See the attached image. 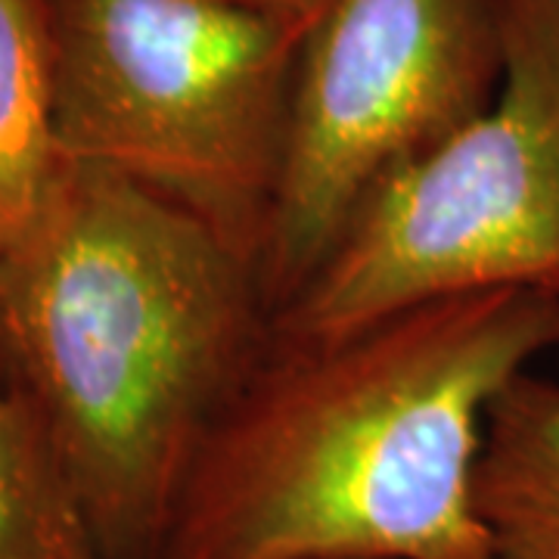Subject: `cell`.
Returning a JSON list of instances; mask_svg holds the SVG:
<instances>
[{
	"label": "cell",
	"instance_id": "2",
	"mask_svg": "<svg viewBox=\"0 0 559 559\" xmlns=\"http://www.w3.org/2000/svg\"><path fill=\"white\" fill-rule=\"evenodd\" d=\"M267 336L259 261L97 165L62 162L0 246V389L50 441L103 559H159L190 463Z\"/></svg>",
	"mask_w": 559,
	"mask_h": 559
},
{
	"label": "cell",
	"instance_id": "5",
	"mask_svg": "<svg viewBox=\"0 0 559 559\" xmlns=\"http://www.w3.org/2000/svg\"><path fill=\"white\" fill-rule=\"evenodd\" d=\"M503 0H333L301 50L286 156L261 240L271 314L364 200L491 103Z\"/></svg>",
	"mask_w": 559,
	"mask_h": 559
},
{
	"label": "cell",
	"instance_id": "7",
	"mask_svg": "<svg viewBox=\"0 0 559 559\" xmlns=\"http://www.w3.org/2000/svg\"><path fill=\"white\" fill-rule=\"evenodd\" d=\"M62 153L40 0H0V246L38 212Z\"/></svg>",
	"mask_w": 559,
	"mask_h": 559
},
{
	"label": "cell",
	"instance_id": "4",
	"mask_svg": "<svg viewBox=\"0 0 559 559\" xmlns=\"http://www.w3.org/2000/svg\"><path fill=\"white\" fill-rule=\"evenodd\" d=\"M488 289L559 299V0H503L491 103L364 200L271 336L326 340Z\"/></svg>",
	"mask_w": 559,
	"mask_h": 559
},
{
	"label": "cell",
	"instance_id": "9",
	"mask_svg": "<svg viewBox=\"0 0 559 559\" xmlns=\"http://www.w3.org/2000/svg\"><path fill=\"white\" fill-rule=\"evenodd\" d=\"M242 10H255V13H267V16H280V20H299V22H318L333 0H224Z\"/></svg>",
	"mask_w": 559,
	"mask_h": 559
},
{
	"label": "cell",
	"instance_id": "6",
	"mask_svg": "<svg viewBox=\"0 0 559 559\" xmlns=\"http://www.w3.org/2000/svg\"><path fill=\"white\" fill-rule=\"evenodd\" d=\"M476 513L495 559H559V377L525 370L491 404Z\"/></svg>",
	"mask_w": 559,
	"mask_h": 559
},
{
	"label": "cell",
	"instance_id": "1",
	"mask_svg": "<svg viewBox=\"0 0 559 559\" xmlns=\"http://www.w3.org/2000/svg\"><path fill=\"white\" fill-rule=\"evenodd\" d=\"M559 345V299L488 289L326 340L267 336L209 426L159 559H495L488 414Z\"/></svg>",
	"mask_w": 559,
	"mask_h": 559
},
{
	"label": "cell",
	"instance_id": "8",
	"mask_svg": "<svg viewBox=\"0 0 559 559\" xmlns=\"http://www.w3.org/2000/svg\"><path fill=\"white\" fill-rule=\"evenodd\" d=\"M0 559H103L35 417L0 389Z\"/></svg>",
	"mask_w": 559,
	"mask_h": 559
},
{
	"label": "cell",
	"instance_id": "10",
	"mask_svg": "<svg viewBox=\"0 0 559 559\" xmlns=\"http://www.w3.org/2000/svg\"><path fill=\"white\" fill-rule=\"evenodd\" d=\"M554 360H557V377H559V345H557V352H554Z\"/></svg>",
	"mask_w": 559,
	"mask_h": 559
},
{
	"label": "cell",
	"instance_id": "3",
	"mask_svg": "<svg viewBox=\"0 0 559 559\" xmlns=\"http://www.w3.org/2000/svg\"><path fill=\"white\" fill-rule=\"evenodd\" d=\"M62 159L178 202L259 261L314 22L224 0H40Z\"/></svg>",
	"mask_w": 559,
	"mask_h": 559
}]
</instances>
